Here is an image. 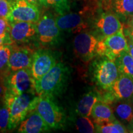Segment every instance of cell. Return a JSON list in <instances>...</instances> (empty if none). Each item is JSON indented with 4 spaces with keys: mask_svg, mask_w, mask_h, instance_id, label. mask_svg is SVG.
<instances>
[{
    "mask_svg": "<svg viewBox=\"0 0 133 133\" xmlns=\"http://www.w3.org/2000/svg\"><path fill=\"white\" fill-rule=\"evenodd\" d=\"M70 76L69 66L62 62L56 64L47 74L35 81L36 94L39 97H55L65 91Z\"/></svg>",
    "mask_w": 133,
    "mask_h": 133,
    "instance_id": "obj_1",
    "label": "cell"
},
{
    "mask_svg": "<svg viewBox=\"0 0 133 133\" xmlns=\"http://www.w3.org/2000/svg\"><path fill=\"white\" fill-rule=\"evenodd\" d=\"M39 99L36 93H24L16 96L6 91L4 101L10 109L9 130L14 129L35 109Z\"/></svg>",
    "mask_w": 133,
    "mask_h": 133,
    "instance_id": "obj_2",
    "label": "cell"
},
{
    "mask_svg": "<svg viewBox=\"0 0 133 133\" xmlns=\"http://www.w3.org/2000/svg\"><path fill=\"white\" fill-rule=\"evenodd\" d=\"M99 57L91 65L93 81L103 90H110L119 77L118 69L114 61L107 57Z\"/></svg>",
    "mask_w": 133,
    "mask_h": 133,
    "instance_id": "obj_3",
    "label": "cell"
},
{
    "mask_svg": "<svg viewBox=\"0 0 133 133\" xmlns=\"http://www.w3.org/2000/svg\"><path fill=\"white\" fill-rule=\"evenodd\" d=\"M35 110L51 129H62L65 126L66 116L64 110L58 105L54 97L49 96L39 97Z\"/></svg>",
    "mask_w": 133,
    "mask_h": 133,
    "instance_id": "obj_4",
    "label": "cell"
},
{
    "mask_svg": "<svg viewBox=\"0 0 133 133\" xmlns=\"http://www.w3.org/2000/svg\"><path fill=\"white\" fill-rule=\"evenodd\" d=\"M125 51L128 52V45L123 27L112 35L99 40L96 49L98 56L107 57L114 62Z\"/></svg>",
    "mask_w": 133,
    "mask_h": 133,
    "instance_id": "obj_5",
    "label": "cell"
},
{
    "mask_svg": "<svg viewBox=\"0 0 133 133\" xmlns=\"http://www.w3.org/2000/svg\"><path fill=\"white\" fill-rule=\"evenodd\" d=\"M6 91L14 95L24 93H36L35 79L30 69H21L11 72L4 81Z\"/></svg>",
    "mask_w": 133,
    "mask_h": 133,
    "instance_id": "obj_6",
    "label": "cell"
},
{
    "mask_svg": "<svg viewBox=\"0 0 133 133\" xmlns=\"http://www.w3.org/2000/svg\"><path fill=\"white\" fill-rule=\"evenodd\" d=\"M98 41L95 36L87 31L78 33L73 43L75 54L83 62H90L97 55Z\"/></svg>",
    "mask_w": 133,
    "mask_h": 133,
    "instance_id": "obj_7",
    "label": "cell"
},
{
    "mask_svg": "<svg viewBox=\"0 0 133 133\" xmlns=\"http://www.w3.org/2000/svg\"><path fill=\"white\" fill-rule=\"evenodd\" d=\"M36 28L38 38L41 44L52 45L57 43L61 30L52 14L47 13L41 17L36 24Z\"/></svg>",
    "mask_w": 133,
    "mask_h": 133,
    "instance_id": "obj_8",
    "label": "cell"
},
{
    "mask_svg": "<svg viewBox=\"0 0 133 133\" xmlns=\"http://www.w3.org/2000/svg\"><path fill=\"white\" fill-rule=\"evenodd\" d=\"M39 19L40 12L37 6L26 0H16L7 17L9 22H27L33 24H36Z\"/></svg>",
    "mask_w": 133,
    "mask_h": 133,
    "instance_id": "obj_9",
    "label": "cell"
},
{
    "mask_svg": "<svg viewBox=\"0 0 133 133\" xmlns=\"http://www.w3.org/2000/svg\"><path fill=\"white\" fill-rule=\"evenodd\" d=\"M57 63L56 57L52 51L48 49L35 51L30 69L35 81L47 74Z\"/></svg>",
    "mask_w": 133,
    "mask_h": 133,
    "instance_id": "obj_10",
    "label": "cell"
},
{
    "mask_svg": "<svg viewBox=\"0 0 133 133\" xmlns=\"http://www.w3.org/2000/svg\"><path fill=\"white\" fill-rule=\"evenodd\" d=\"M56 20L59 29L65 32L79 33L89 27L86 19L79 12H66L59 15Z\"/></svg>",
    "mask_w": 133,
    "mask_h": 133,
    "instance_id": "obj_11",
    "label": "cell"
},
{
    "mask_svg": "<svg viewBox=\"0 0 133 133\" xmlns=\"http://www.w3.org/2000/svg\"><path fill=\"white\" fill-rule=\"evenodd\" d=\"M11 54L9 61L11 72L21 69H30L35 51L29 47L11 46Z\"/></svg>",
    "mask_w": 133,
    "mask_h": 133,
    "instance_id": "obj_12",
    "label": "cell"
},
{
    "mask_svg": "<svg viewBox=\"0 0 133 133\" xmlns=\"http://www.w3.org/2000/svg\"><path fill=\"white\" fill-rule=\"evenodd\" d=\"M97 30L102 35V38L112 35L118 31L123 26L116 14L106 12L101 14L95 22Z\"/></svg>",
    "mask_w": 133,
    "mask_h": 133,
    "instance_id": "obj_13",
    "label": "cell"
},
{
    "mask_svg": "<svg viewBox=\"0 0 133 133\" xmlns=\"http://www.w3.org/2000/svg\"><path fill=\"white\" fill-rule=\"evenodd\" d=\"M10 23V36L13 43L27 42L36 34V24L27 22Z\"/></svg>",
    "mask_w": 133,
    "mask_h": 133,
    "instance_id": "obj_14",
    "label": "cell"
},
{
    "mask_svg": "<svg viewBox=\"0 0 133 133\" xmlns=\"http://www.w3.org/2000/svg\"><path fill=\"white\" fill-rule=\"evenodd\" d=\"M19 126L17 131L20 133L45 132L51 129L35 110L29 113Z\"/></svg>",
    "mask_w": 133,
    "mask_h": 133,
    "instance_id": "obj_15",
    "label": "cell"
},
{
    "mask_svg": "<svg viewBox=\"0 0 133 133\" xmlns=\"http://www.w3.org/2000/svg\"><path fill=\"white\" fill-rule=\"evenodd\" d=\"M110 91L116 101L129 99L133 96V81L128 76L119 74Z\"/></svg>",
    "mask_w": 133,
    "mask_h": 133,
    "instance_id": "obj_16",
    "label": "cell"
},
{
    "mask_svg": "<svg viewBox=\"0 0 133 133\" xmlns=\"http://www.w3.org/2000/svg\"><path fill=\"white\" fill-rule=\"evenodd\" d=\"M91 116L96 124L110 122L116 119L110 104L100 100L94 104Z\"/></svg>",
    "mask_w": 133,
    "mask_h": 133,
    "instance_id": "obj_17",
    "label": "cell"
},
{
    "mask_svg": "<svg viewBox=\"0 0 133 133\" xmlns=\"http://www.w3.org/2000/svg\"><path fill=\"white\" fill-rule=\"evenodd\" d=\"M100 92L96 91H91L84 94L76 105L75 112L77 115L90 116L93 106L100 100Z\"/></svg>",
    "mask_w": 133,
    "mask_h": 133,
    "instance_id": "obj_18",
    "label": "cell"
},
{
    "mask_svg": "<svg viewBox=\"0 0 133 133\" xmlns=\"http://www.w3.org/2000/svg\"><path fill=\"white\" fill-rule=\"evenodd\" d=\"M119 74L128 76L133 81V58L128 52H123L115 61Z\"/></svg>",
    "mask_w": 133,
    "mask_h": 133,
    "instance_id": "obj_19",
    "label": "cell"
},
{
    "mask_svg": "<svg viewBox=\"0 0 133 133\" xmlns=\"http://www.w3.org/2000/svg\"><path fill=\"white\" fill-rule=\"evenodd\" d=\"M115 112L121 121L125 123L132 122L133 120L132 104L129 99L122 100L116 105Z\"/></svg>",
    "mask_w": 133,
    "mask_h": 133,
    "instance_id": "obj_20",
    "label": "cell"
},
{
    "mask_svg": "<svg viewBox=\"0 0 133 133\" xmlns=\"http://www.w3.org/2000/svg\"><path fill=\"white\" fill-rule=\"evenodd\" d=\"M11 50V45L3 46L0 49V79L3 81L11 73L9 68V61Z\"/></svg>",
    "mask_w": 133,
    "mask_h": 133,
    "instance_id": "obj_21",
    "label": "cell"
},
{
    "mask_svg": "<svg viewBox=\"0 0 133 133\" xmlns=\"http://www.w3.org/2000/svg\"><path fill=\"white\" fill-rule=\"evenodd\" d=\"M96 132L102 133H126L127 129L117 119L110 122L103 123H95Z\"/></svg>",
    "mask_w": 133,
    "mask_h": 133,
    "instance_id": "obj_22",
    "label": "cell"
},
{
    "mask_svg": "<svg viewBox=\"0 0 133 133\" xmlns=\"http://www.w3.org/2000/svg\"><path fill=\"white\" fill-rule=\"evenodd\" d=\"M41 5L54 9L59 15L64 14L70 11L69 0H40Z\"/></svg>",
    "mask_w": 133,
    "mask_h": 133,
    "instance_id": "obj_23",
    "label": "cell"
},
{
    "mask_svg": "<svg viewBox=\"0 0 133 133\" xmlns=\"http://www.w3.org/2000/svg\"><path fill=\"white\" fill-rule=\"evenodd\" d=\"M114 8L117 14L129 17L133 15V0H115Z\"/></svg>",
    "mask_w": 133,
    "mask_h": 133,
    "instance_id": "obj_24",
    "label": "cell"
},
{
    "mask_svg": "<svg viewBox=\"0 0 133 133\" xmlns=\"http://www.w3.org/2000/svg\"><path fill=\"white\" fill-rule=\"evenodd\" d=\"M73 119L76 129L82 133H92L96 132L95 126L88 116H79Z\"/></svg>",
    "mask_w": 133,
    "mask_h": 133,
    "instance_id": "obj_25",
    "label": "cell"
},
{
    "mask_svg": "<svg viewBox=\"0 0 133 133\" xmlns=\"http://www.w3.org/2000/svg\"><path fill=\"white\" fill-rule=\"evenodd\" d=\"M10 109L4 101L0 102V132L9 130Z\"/></svg>",
    "mask_w": 133,
    "mask_h": 133,
    "instance_id": "obj_26",
    "label": "cell"
},
{
    "mask_svg": "<svg viewBox=\"0 0 133 133\" xmlns=\"http://www.w3.org/2000/svg\"><path fill=\"white\" fill-rule=\"evenodd\" d=\"M12 7L11 0H0V17L7 19Z\"/></svg>",
    "mask_w": 133,
    "mask_h": 133,
    "instance_id": "obj_27",
    "label": "cell"
},
{
    "mask_svg": "<svg viewBox=\"0 0 133 133\" xmlns=\"http://www.w3.org/2000/svg\"><path fill=\"white\" fill-rule=\"evenodd\" d=\"M10 33V23L6 18L0 17V36Z\"/></svg>",
    "mask_w": 133,
    "mask_h": 133,
    "instance_id": "obj_28",
    "label": "cell"
},
{
    "mask_svg": "<svg viewBox=\"0 0 133 133\" xmlns=\"http://www.w3.org/2000/svg\"><path fill=\"white\" fill-rule=\"evenodd\" d=\"M6 91V87L5 86L4 81L0 79V102H1V101H4Z\"/></svg>",
    "mask_w": 133,
    "mask_h": 133,
    "instance_id": "obj_29",
    "label": "cell"
},
{
    "mask_svg": "<svg viewBox=\"0 0 133 133\" xmlns=\"http://www.w3.org/2000/svg\"><path fill=\"white\" fill-rule=\"evenodd\" d=\"M124 33H125V36H128L129 39L133 41V27H128L126 29Z\"/></svg>",
    "mask_w": 133,
    "mask_h": 133,
    "instance_id": "obj_30",
    "label": "cell"
},
{
    "mask_svg": "<svg viewBox=\"0 0 133 133\" xmlns=\"http://www.w3.org/2000/svg\"><path fill=\"white\" fill-rule=\"evenodd\" d=\"M128 45V52L131 56L133 58V41L129 39H127Z\"/></svg>",
    "mask_w": 133,
    "mask_h": 133,
    "instance_id": "obj_31",
    "label": "cell"
},
{
    "mask_svg": "<svg viewBox=\"0 0 133 133\" xmlns=\"http://www.w3.org/2000/svg\"><path fill=\"white\" fill-rule=\"evenodd\" d=\"M26 1L31 3V4L35 5V6H38V5L41 4L40 3V0H26Z\"/></svg>",
    "mask_w": 133,
    "mask_h": 133,
    "instance_id": "obj_32",
    "label": "cell"
},
{
    "mask_svg": "<svg viewBox=\"0 0 133 133\" xmlns=\"http://www.w3.org/2000/svg\"><path fill=\"white\" fill-rule=\"evenodd\" d=\"M128 27H133V15L129 17V20L128 21Z\"/></svg>",
    "mask_w": 133,
    "mask_h": 133,
    "instance_id": "obj_33",
    "label": "cell"
},
{
    "mask_svg": "<svg viewBox=\"0 0 133 133\" xmlns=\"http://www.w3.org/2000/svg\"><path fill=\"white\" fill-rule=\"evenodd\" d=\"M74 1H80V0H74Z\"/></svg>",
    "mask_w": 133,
    "mask_h": 133,
    "instance_id": "obj_34",
    "label": "cell"
},
{
    "mask_svg": "<svg viewBox=\"0 0 133 133\" xmlns=\"http://www.w3.org/2000/svg\"><path fill=\"white\" fill-rule=\"evenodd\" d=\"M1 48H2V47H0V49H1Z\"/></svg>",
    "mask_w": 133,
    "mask_h": 133,
    "instance_id": "obj_35",
    "label": "cell"
}]
</instances>
